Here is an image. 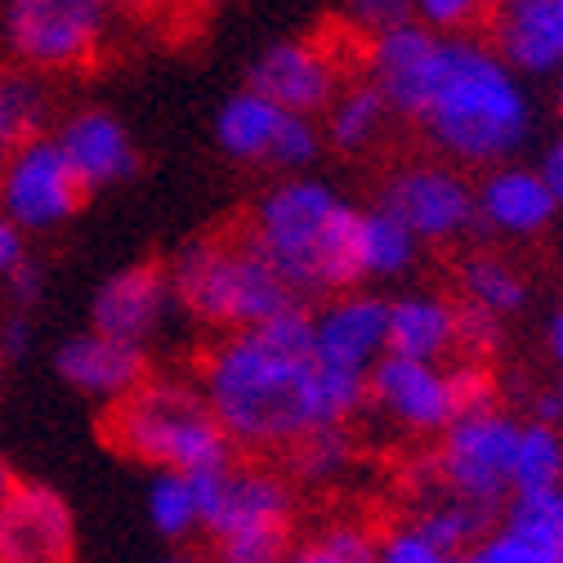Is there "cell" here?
<instances>
[{"label":"cell","mask_w":563,"mask_h":563,"mask_svg":"<svg viewBox=\"0 0 563 563\" xmlns=\"http://www.w3.org/2000/svg\"><path fill=\"white\" fill-rule=\"evenodd\" d=\"M201 394L233 448L268 452L313 426H344L367 402V372L322 363L313 354V309L291 300L210 349Z\"/></svg>","instance_id":"6da1fadb"},{"label":"cell","mask_w":563,"mask_h":563,"mask_svg":"<svg viewBox=\"0 0 563 563\" xmlns=\"http://www.w3.org/2000/svg\"><path fill=\"white\" fill-rule=\"evenodd\" d=\"M420 130L461 166H501L528 144L532 103L519 73L492 45L448 36V63L420 112Z\"/></svg>","instance_id":"7a4b0ae2"},{"label":"cell","mask_w":563,"mask_h":563,"mask_svg":"<svg viewBox=\"0 0 563 563\" xmlns=\"http://www.w3.org/2000/svg\"><path fill=\"white\" fill-rule=\"evenodd\" d=\"M354 224L358 206L340 201L322 179H282L260 197L246 233L287 277V287L300 300H313L363 282L354 260Z\"/></svg>","instance_id":"3957f363"},{"label":"cell","mask_w":563,"mask_h":563,"mask_svg":"<svg viewBox=\"0 0 563 563\" xmlns=\"http://www.w3.org/2000/svg\"><path fill=\"white\" fill-rule=\"evenodd\" d=\"M103 439L157 470H224L233 465V439L224 434L220 416L210 411L206 394L188 380H144L125 398L112 402L103 420Z\"/></svg>","instance_id":"277c9868"},{"label":"cell","mask_w":563,"mask_h":563,"mask_svg":"<svg viewBox=\"0 0 563 563\" xmlns=\"http://www.w3.org/2000/svg\"><path fill=\"white\" fill-rule=\"evenodd\" d=\"M170 273L175 300L206 327H251L277 309H287L291 300H300L287 277L273 268V260L255 246L251 233L242 238H192L179 246Z\"/></svg>","instance_id":"5b68a950"},{"label":"cell","mask_w":563,"mask_h":563,"mask_svg":"<svg viewBox=\"0 0 563 563\" xmlns=\"http://www.w3.org/2000/svg\"><path fill=\"white\" fill-rule=\"evenodd\" d=\"M201 532L233 563H273L291 554V487L268 470H197Z\"/></svg>","instance_id":"8992f818"},{"label":"cell","mask_w":563,"mask_h":563,"mask_svg":"<svg viewBox=\"0 0 563 563\" xmlns=\"http://www.w3.org/2000/svg\"><path fill=\"white\" fill-rule=\"evenodd\" d=\"M112 0H5L0 32L19 67L67 73L86 67L108 36Z\"/></svg>","instance_id":"52a82bcc"},{"label":"cell","mask_w":563,"mask_h":563,"mask_svg":"<svg viewBox=\"0 0 563 563\" xmlns=\"http://www.w3.org/2000/svg\"><path fill=\"white\" fill-rule=\"evenodd\" d=\"M515 439H519V420H510L497 407L452 416L439 443V461H434L439 483L465 501L501 510V501L515 492L510 483Z\"/></svg>","instance_id":"ba28073f"},{"label":"cell","mask_w":563,"mask_h":563,"mask_svg":"<svg viewBox=\"0 0 563 563\" xmlns=\"http://www.w3.org/2000/svg\"><path fill=\"white\" fill-rule=\"evenodd\" d=\"M86 188L54 134H32L0 162V210L27 233H49L81 210Z\"/></svg>","instance_id":"9c48e42d"},{"label":"cell","mask_w":563,"mask_h":563,"mask_svg":"<svg viewBox=\"0 0 563 563\" xmlns=\"http://www.w3.org/2000/svg\"><path fill=\"white\" fill-rule=\"evenodd\" d=\"M363 63H367V81L385 95L389 112L420 121V112H426V103L443 77L448 36L434 32L430 23L402 14V19L372 32Z\"/></svg>","instance_id":"30bf717a"},{"label":"cell","mask_w":563,"mask_h":563,"mask_svg":"<svg viewBox=\"0 0 563 563\" xmlns=\"http://www.w3.org/2000/svg\"><path fill=\"white\" fill-rule=\"evenodd\" d=\"M380 206L420 238V242H452L474 229V188L443 162H416L389 175Z\"/></svg>","instance_id":"8fae6325"},{"label":"cell","mask_w":563,"mask_h":563,"mask_svg":"<svg viewBox=\"0 0 563 563\" xmlns=\"http://www.w3.org/2000/svg\"><path fill=\"white\" fill-rule=\"evenodd\" d=\"M367 402H376L389 420L407 426L411 434H443L448 420L456 416L448 367L407 358V354H385L367 372Z\"/></svg>","instance_id":"7c38bea8"},{"label":"cell","mask_w":563,"mask_h":563,"mask_svg":"<svg viewBox=\"0 0 563 563\" xmlns=\"http://www.w3.org/2000/svg\"><path fill=\"white\" fill-rule=\"evenodd\" d=\"M77 554V515L54 487L14 483L0 506V563H63Z\"/></svg>","instance_id":"4fadbf2b"},{"label":"cell","mask_w":563,"mask_h":563,"mask_svg":"<svg viewBox=\"0 0 563 563\" xmlns=\"http://www.w3.org/2000/svg\"><path fill=\"white\" fill-rule=\"evenodd\" d=\"M260 95H268L287 112H327V103L340 95V63L331 49L313 41H277L251 63V81Z\"/></svg>","instance_id":"5bb4252c"},{"label":"cell","mask_w":563,"mask_h":563,"mask_svg":"<svg viewBox=\"0 0 563 563\" xmlns=\"http://www.w3.org/2000/svg\"><path fill=\"white\" fill-rule=\"evenodd\" d=\"M385 331H389V300L349 287L313 309V354L331 367L372 372V363L385 354Z\"/></svg>","instance_id":"9a60e30c"},{"label":"cell","mask_w":563,"mask_h":563,"mask_svg":"<svg viewBox=\"0 0 563 563\" xmlns=\"http://www.w3.org/2000/svg\"><path fill=\"white\" fill-rule=\"evenodd\" d=\"M54 372L77 394L99 398V402L112 407L134 385L148 380V354H144V344L139 340H121V335H108V331L90 327V331L58 344Z\"/></svg>","instance_id":"2e32d148"},{"label":"cell","mask_w":563,"mask_h":563,"mask_svg":"<svg viewBox=\"0 0 563 563\" xmlns=\"http://www.w3.org/2000/svg\"><path fill=\"white\" fill-rule=\"evenodd\" d=\"M175 287H170V273L157 268V264H130L121 273H112L103 287L95 291V305H90V322L108 335H121V340H139L148 344L170 309H175Z\"/></svg>","instance_id":"e0dca14e"},{"label":"cell","mask_w":563,"mask_h":563,"mask_svg":"<svg viewBox=\"0 0 563 563\" xmlns=\"http://www.w3.org/2000/svg\"><path fill=\"white\" fill-rule=\"evenodd\" d=\"M54 139H58V148L67 153V162H73V170H77L86 192L125 184L139 170V153H134L130 130L103 108H81L73 117H63Z\"/></svg>","instance_id":"ac0fdd59"},{"label":"cell","mask_w":563,"mask_h":563,"mask_svg":"<svg viewBox=\"0 0 563 563\" xmlns=\"http://www.w3.org/2000/svg\"><path fill=\"white\" fill-rule=\"evenodd\" d=\"M559 216V206L537 166H492L474 188V224L506 238H532Z\"/></svg>","instance_id":"d6986e66"},{"label":"cell","mask_w":563,"mask_h":563,"mask_svg":"<svg viewBox=\"0 0 563 563\" xmlns=\"http://www.w3.org/2000/svg\"><path fill=\"white\" fill-rule=\"evenodd\" d=\"M497 49L519 77H554L563 67V5L559 0H497Z\"/></svg>","instance_id":"ffe728a7"},{"label":"cell","mask_w":563,"mask_h":563,"mask_svg":"<svg viewBox=\"0 0 563 563\" xmlns=\"http://www.w3.org/2000/svg\"><path fill=\"white\" fill-rule=\"evenodd\" d=\"M389 354L443 363L456 354V305L439 296H402L389 305V331H385Z\"/></svg>","instance_id":"44dd1931"},{"label":"cell","mask_w":563,"mask_h":563,"mask_svg":"<svg viewBox=\"0 0 563 563\" xmlns=\"http://www.w3.org/2000/svg\"><path fill=\"white\" fill-rule=\"evenodd\" d=\"M277 121H282V108L255 86H246L233 99H224V108L216 112V144L233 162H268Z\"/></svg>","instance_id":"7402d4cb"},{"label":"cell","mask_w":563,"mask_h":563,"mask_svg":"<svg viewBox=\"0 0 563 563\" xmlns=\"http://www.w3.org/2000/svg\"><path fill=\"white\" fill-rule=\"evenodd\" d=\"M416 251H420V238L394 216V210H385V206L358 210L354 260H358L363 282L367 277H398V273H407L416 264Z\"/></svg>","instance_id":"603a6c76"},{"label":"cell","mask_w":563,"mask_h":563,"mask_svg":"<svg viewBox=\"0 0 563 563\" xmlns=\"http://www.w3.org/2000/svg\"><path fill=\"white\" fill-rule=\"evenodd\" d=\"M515 537L537 545L545 563H563V487H528L506 497V519Z\"/></svg>","instance_id":"cb8c5ba5"},{"label":"cell","mask_w":563,"mask_h":563,"mask_svg":"<svg viewBox=\"0 0 563 563\" xmlns=\"http://www.w3.org/2000/svg\"><path fill=\"white\" fill-rule=\"evenodd\" d=\"M385 117H389V103L372 81H363L354 90H340L327 103V144L340 153H363L376 144Z\"/></svg>","instance_id":"d4e9b609"},{"label":"cell","mask_w":563,"mask_h":563,"mask_svg":"<svg viewBox=\"0 0 563 563\" xmlns=\"http://www.w3.org/2000/svg\"><path fill=\"white\" fill-rule=\"evenodd\" d=\"M492 519H497L492 506H478V501H465V497H456V492H448L443 501H434V506H426L416 515V528L439 545L443 559H461L483 541Z\"/></svg>","instance_id":"484cf974"},{"label":"cell","mask_w":563,"mask_h":563,"mask_svg":"<svg viewBox=\"0 0 563 563\" xmlns=\"http://www.w3.org/2000/svg\"><path fill=\"white\" fill-rule=\"evenodd\" d=\"M45 112H49V95L32 77V67H23V73H0V162H5L23 139L41 134Z\"/></svg>","instance_id":"4316f807"},{"label":"cell","mask_w":563,"mask_h":563,"mask_svg":"<svg viewBox=\"0 0 563 563\" xmlns=\"http://www.w3.org/2000/svg\"><path fill=\"white\" fill-rule=\"evenodd\" d=\"M148 523L162 541H188L201 532V501H197V483L184 470H157L148 487Z\"/></svg>","instance_id":"83f0119b"},{"label":"cell","mask_w":563,"mask_h":563,"mask_svg":"<svg viewBox=\"0 0 563 563\" xmlns=\"http://www.w3.org/2000/svg\"><path fill=\"white\" fill-rule=\"evenodd\" d=\"M291 474L305 483H331L354 465V434L344 426H313L300 439L287 443Z\"/></svg>","instance_id":"f1b7e54d"},{"label":"cell","mask_w":563,"mask_h":563,"mask_svg":"<svg viewBox=\"0 0 563 563\" xmlns=\"http://www.w3.org/2000/svg\"><path fill=\"white\" fill-rule=\"evenodd\" d=\"M510 483H515V492H528V487H563V439H559V426H545V420L519 426Z\"/></svg>","instance_id":"f546056e"},{"label":"cell","mask_w":563,"mask_h":563,"mask_svg":"<svg viewBox=\"0 0 563 563\" xmlns=\"http://www.w3.org/2000/svg\"><path fill=\"white\" fill-rule=\"evenodd\" d=\"M461 291H465V300L510 318L528 300V282L497 255H474V260L461 264Z\"/></svg>","instance_id":"4dcf8cb0"},{"label":"cell","mask_w":563,"mask_h":563,"mask_svg":"<svg viewBox=\"0 0 563 563\" xmlns=\"http://www.w3.org/2000/svg\"><path fill=\"white\" fill-rule=\"evenodd\" d=\"M291 554L305 563H367L376 559V532L358 519H331Z\"/></svg>","instance_id":"1f68e13d"},{"label":"cell","mask_w":563,"mask_h":563,"mask_svg":"<svg viewBox=\"0 0 563 563\" xmlns=\"http://www.w3.org/2000/svg\"><path fill=\"white\" fill-rule=\"evenodd\" d=\"M322 153V130L313 121V112H287L282 108V121H277V134H273V148H268V166L277 170H309Z\"/></svg>","instance_id":"d6a6232c"},{"label":"cell","mask_w":563,"mask_h":563,"mask_svg":"<svg viewBox=\"0 0 563 563\" xmlns=\"http://www.w3.org/2000/svg\"><path fill=\"white\" fill-rule=\"evenodd\" d=\"M497 0H411V19L430 23L434 32L452 36V32H470L474 23H483Z\"/></svg>","instance_id":"836d02e7"},{"label":"cell","mask_w":563,"mask_h":563,"mask_svg":"<svg viewBox=\"0 0 563 563\" xmlns=\"http://www.w3.org/2000/svg\"><path fill=\"white\" fill-rule=\"evenodd\" d=\"M456 349L465 358H487L501 349V313H492L474 300L456 305Z\"/></svg>","instance_id":"e575fe53"},{"label":"cell","mask_w":563,"mask_h":563,"mask_svg":"<svg viewBox=\"0 0 563 563\" xmlns=\"http://www.w3.org/2000/svg\"><path fill=\"white\" fill-rule=\"evenodd\" d=\"M376 559H385V563H448L439 554V545L416 528V519L394 523L389 532H380L376 537Z\"/></svg>","instance_id":"d590c367"},{"label":"cell","mask_w":563,"mask_h":563,"mask_svg":"<svg viewBox=\"0 0 563 563\" xmlns=\"http://www.w3.org/2000/svg\"><path fill=\"white\" fill-rule=\"evenodd\" d=\"M448 385H452L456 416H465V411H483V407H497V402H492V398H497V385H492V376H487L474 358L448 367Z\"/></svg>","instance_id":"8d00e7d4"},{"label":"cell","mask_w":563,"mask_h":563,"mask_svg":"<svg viewBox=\"0 0 563 563\" xmlns=\"http://www.w3.org/2000/svg\"><path fill=\"white\" fill-rule=\"evenodd\" d=\"M0 287H5V300L14 305V309H36L41 300H45V268H41V260L36 255H27L14 273H5L0 277Z\"/></svg>","instance_id":"74e56055"},{"label":"cell","mask_w":563,"mask_h":563,"mask_svg":"<svg viewBox=\"0 0 563 563\" xmlns=\"http://www.w3.org/2000/svg\"><path fill=\"white\" fill-rule=\"evenodd\" d=\"M27 349H32V322L23 309H14L5 322H0V358L19 363V358H27Z\"/></svg>","instance_id":"f35d334b"},{"label":"cell","mask_w":563,"mask_h":563,"mask_svg":"<svg viewBox=\"0 0 563 563\" xmlns=\"http://www.w3.org/2000/svg\"><path fill=\"white\" fill-rule=\"evenodd\" d=\"M27 255H32V251H27V229H23V224H14V220L5 216V210H0V277L14 273Z\"/></svg>","instance_id":"ab89813d"},{"label":"cell","mask_w":563,"mask_h":563,"mask_svg":"<svg viewBox=\"0 0 563 563\" xmlns=\"http://www.w3.org/2000/svg\"><path fill=\"white\" fill-rule=\"evenodd\" d=\"M354 14H358V23H363L367 32H376V27H385V23L402 19V14H411V0H354Z\"/></svg>","instance_id":"60d3db41"},{"label":"cell","mask_w":563,"mask_h":563,"mask_svg":"<svg viewBox=\"0 0 563 563\" xmlns=\"http://www.w3.org/2000/svg\"><path fill=\"white\" fill-rule=\"evenodd\" d=\"M537 170H541V179H545V188H550L554 206L563 210V139H554V144H550V148L541 153Z\"/></svg>","instance_id":"b9f144b4"},{"label":"cell","mask_w":563,"mask_h":563,"mask_svg":"<svg viewBox=\"0 0 563 563\" xmlns=\"http://www.w3.org/2000/svg\"><path fill=\"white\" fill-rule=\"evenodd\" d=\"M537 420H545V426H559V420H563V398H559V389H550V394L537 398Z\"/></svg>","instance_id":"7bdbcfd3"},{"label":"cell","mask_w":563,"mask_h":563,"mask_svg":"<svg viewBox=\"0 0 563 563\" xmlns=\"http://www.w3.org/2000/svg\"><path fill=\"white\" fill-rule=\"evenodd\" d=\"M545 340H550V354H554V363L563 367V309L550 318V331H545Z\"/></svg>","instance_id":"ee69618b"},{"label":"cell","mask_w":563,"mask_h":563,"mask_svg":"<svg viewBox=\"0 0 563 563\" xmlns=\"http://www.w3.org/2000/svg\"><path fill=\"white\" fill-rule=\"evenodd\" d=\"M14 470H10V461L5 456H0V506H5V497H10V492H14Z\"/></svg>","instance_id":"f6af8a7d"},{"label":"cell","mask_w":563,"mask_h":563,"mask_svg":"<svg viewBox=\"0 0 563 563\" xmlns=\"http://www.w3.org/2000/svg\"><path fill=\"white\" fill-rule=\"evenodd\" d=\"M559 117H563V86H559Z\"/></svg>","instance_id":"bcb514c9"},{"label":"cell","mask_w":563,"mask_h":563,"mask_svg":"<svg viewBox=\"0 0 563 563\" xmlns=\"http://www.w3.org/2000/svg\"><path fill=\"white\" fill-rule=\"evenodd\" d=\"M559 398H563V380H559Z\"/></svg>","instance_id":"7dc6e473"},{"label":"cell","mask_w":563,"mask_h":563,"mask_svg":"<svg viewBox=\"0 0 563 563\" xmlns=\"http://www.w3.org/2000/svg\"><path fill=\"white\" fill-rule=\"evenodd\" d=\"M0 363H5V358H0Z\"/></svg>","instance_id":"c3c4849f"},{"label":"cell","mask_w":563,"mask_h":563,"mask_svg":"<svg viewBox=\"0 0 563 563\" xmlns=\"http://www.w3.org/2000/svg\"><path fill=\"white\" fill-rule=\"evenodd\" d=\"M559 5H563V0H559Z\"/></svg>","instance_id":"681fc988"}]
</instances>
